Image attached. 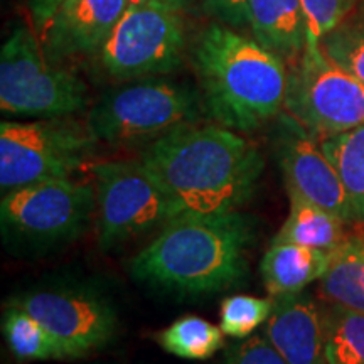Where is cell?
<instances>
[{"mask_svg": "<svg viewBox=\"0 0 364 364\" xmlns=\"http://www.w3.org/2000/svg\"><path fill=\"white\" fill-rule=\"evenodd\" d=\"M203 112L199 91L152 76L105 91L90 108L86 125L98 142L149 145L179 127L198 124Z\"/></svg>", "mask_w": 364, "mask_h": 364, "instance_id": "obj_4", "label": "cell"}, {"mask_svg": "<svg viewBox=\"0 0 364 364\" xmlns=\"http://www.w3.org/2000/svg\"><path fill=\"white\" fill-rule=\"evenodd\" d=\"M329 255L295 243H272L260 265L268 294L277 297L302 292L312 282L322 279L329 265Z\"/></svg>", "mask_w": 364, "mask_h": 364, "instance_id": "obj_16", "label": "cell"}, {"mask_svg": "<svg viewBox=\"0 0 364 364\" xmlns=\"http://www.w3.org/2000/svg\"><path fill=\"white\" fill-rule=\"evenodd\" d=\"M265 336L289 364H327L324 314L302 292L277 295Z\"/></svg>", "mask_w": 364, "mask_h": 364, "instance_id": "obj_14", "label": "cell"}, {"mask_svg": "<svg viewBox=\"0 0 364 364\" xmlns=\"http://www.w3.org/2000/svg\"><path fill=\"white\" fill-rule=\"evenodd\" d=\"M98 140L88 125L65 118L0 124L2 194L33 182L73 177L90 162Z\"/></svg>", "mask_w": 364, "mask_h": 364, "instance_id": "obj_9", "label": "cell"}, {"mask_svg": "<svg viewBox=\"0 0 364 364\" xmlns=\"http://www.w3.org/2000/svg\"><path fill=\"white\" fill-rule=\"evenodd\" d=\"M322 314L327 364H364V312L331 304Z\"/></svg>", "mask_w": 364, "mask_h": 364, "instance_id": "obj_22", "label": "cell"}, {"mask_svg": "<svg viewBox=\"0 0 364 364\" xmlns=\"http://www.w3.org/2000/svg\"><path fill=\"white\" fill-rule=\"evenodd\" d=\"M284 112L318 140L364 124V83L346 71L318 44L292 63Z\"/></svg>", "mask_w": 364, "mask_h": 364, "instance_id": "obj_10", "label": "cell"}, {"mask_svg": "<svg viewBox=\"0 0 364 364\" xmlns=\"http://www.w3.org/2000/svg\"><path fill=\"white\" fill-rule=\"evenodd\" d=\"M63 2L65 0H31L29 2L31 21H33L34 31L38 33L39 38H43L49 22H51L54 14L58 12V9L63 6Z\"/></svg>", "mask_w": 364, "mask_h": 364, "instance_id": "obj_28", "label": "cell"}, {"mask_svg": "<svg viewBox=\"0 0 364 364\" xmlns=\"http://www.w3.org/2000/svg\"><path fill=\"white\" fill-rule=\"evenodd\" d=\"M147 2H154V0H129L130 6H142V4H147Z\"/></svg>", "mask_w": 364, "mask_h": 364, "instance_id": "obj_29", "label": "cell"}, {"mask_svg": "<svg viewBox=\"0 0 364 364\" xmlns=\"http://www.w3.org/2000/svg\"><path fill=\"white\" fill-rule=\"evenodd\" d=\"M191 56L204 112L216 125L252 134L284 112L287 63L257 39L213 22L196 38Z\"/></svg>", "mask_w": 364, "mask_h": 364, "instance_id": "obj_3", "label": "cell"}, {"mask_svg": "<svg viewBox=\"0 0 364 364\" xmlns=\"http://www.w3.org/2000/svg\"><path fill=\"white\" fill-rule=\"evenodd\" d=\"M363 17H364V4H363Z\"/></svg>", "mask_w": 364, "mask_h": 364, "instance_id": "obj_30", "label": "cell"}, {"mask_svg": "<svg viewBox=\"0 0 364 364\" xmlns=\"http://www.w3.org/2000/svg\"><path fill=\"white\" fill-rule=\"evenodd\" d=\"M321 145L343 182L353 221L364 225V124L321 140Z\"/></svg>", "mask_w": 364, "mask_h": 364, "instance_id": "obj_19", "label": "cell"}, {"mask_svg": "<svg viewBox=\"0 0 364 364\" xmlns=\"http://www.w3.org/2000/svg\"><path fill=\"white\" fill-rule=\"evenodd\" d=\"M201 6L215 22L230 27L248 26V0H201Z\"/></svg>", "mask_w": 364, "mask_h": 364, "instance_id": "obj_27", "label": "cell"}, {"mask_svg": "<svg viewBox=\"0 0 364 364\" xmlns=\"http://www.w3.org/2000/svg\"><path fill=\"white\" fill-rule=\"evenodd\" d=\"M221 327H218L206 318L188 316L177 318L166 329L156 334L157 344L172 356L204 361L213 358L223 348Z\"/></svg>", "mask_w": 364, "mask_h": 364, "instance_id": "obj_20", "label": "cell"}, {"mask_svg": "<svg viewBox=\"0 0 364 364\" xmlns=\"http://www.w3.org/2000/svg\"><path fill=\"white\" fill-rule=\"evenodd\" d=\"M129 0H65L41 38L53 63L93 56L103 48Z\"/></svg>", "mask_w": 364, "mask_h": 364, "instance_id": "obj_13", "label": "cell"}, {"mask_svg": "<svg viewBox=\"0 0 364 364\" xmlns=\"http://www.w3.org/2000/svg\"><path fill=\"white\" fill-rule=\"evenodd\" d=\"M255 236L253 218L245 213H182L132 258L130 275L177 297L218 294L247 275Z\"/></svg>", "mask_w": 364, "mask_h": 364, "instance_id": "obj_2", "label": "cell"}, {"mask_svg": "<svg viewBox=\"0 0 364 364\" xmlns=\"http://www.w3.org/2000/svg\"><path fill=\"white\" fill-rule=\"evenodd\" d=\"M225 364H289L273 348L267 336H250L235 344L226 354Z\"/></svg>", "mask_w": 364, "mask_h": 364, "instance_id": "obj_26", "label": "cell"}, {"mask_svg": "<svg viewBox=\"0 0 364 364\" xmlns=\"http://www.w3.org/2000/svg\"><path fill=\"white\" fill-rule=\"evenodd\" d=\"M2 332L9 349L21 361L65 359L56 341L38 318L19 307L7 306L2 317Z\"/></svg>", "mask_w": 364, "mask_h": 364, "instance_id": "obj_21", "label": "cell"}, {"mask_svg": "<svg viewBox=\"0 0 364 364\" xmlns=\"http://www.w3.org/2000/svg\"><path fill=\"white\" fill-rule=\"evenodd\" d=\"M48 329L65 359H78L98 351L115 336L118 316L112 302L90 289L48 287L9 299Z\"/></svg>", "mask_w": 364, "mask_h": 364, "instance_id": "obj_11", "label": "cell"}, {"mask_svg": "<svg viewBox=\"0 0 364 364\" xmlns=\"http://www.w3.org/2000/svg\"><path fill=\"white\" fill-rule=\"evenodd\" d=\"M19 24L0 53V110L21 118H65L81 112L88 88L75 73L58 68L41 38Z\"/></svg>", "mask_w": 364, "mask_h": 364, "instance_id": "obj_6", "label": "cell"}, {"mask_svg": "<svg viewBox=\"0 0 364 364\" xmlns=\"http://www.w3.org/2000/svg\"><path fill=\"white\" fill-rule=\"evenodd\" d=\"M270 142L289 196L329 209L346 223L353 221L344 186L321 140L292 115L282 112L273 120Z\"/></svg>", "mask_w": 364, "mask_h": 364, "instance_id": "obj_12", "label": "cell"}, {"mask_svg": "<svg viewBox=\"0 0 364 364\" xmlns=\"http://www.w3.org/2000/svg\"><path fill=\"white\" fill-rule=\"evenodd\" d=\"M139 159L191 215L238 211L265 169L260 147L221 125L179 127L145 145Z\"/></svg>", "mask_w": 364, "mask_h": 364, "instance_id": "obj_1", "label": "cell"}, {"mask_svg": "<svg viewBox=\"0 0 364 364\" xmlns=\"http://www.w3.org/2000/svg\"><path fill=\"white\" fill-rule=\"evenodd\" d=\"M321 292L329 304L364 312V238H346L332 250Z\"/></svg>", "mask_w": 364, "mask_h": 364, "instance_id": "obj_18", "label": "cell"}, {"mask_svg": "<svg viewBox=\"0 0 364 364\" xmlns=\"http://www.w3.org/2000/svg\"><path fill=\"white\" fill-rule=\"evenodd\" d=\"M321 48L332 61L364 83V27L341 24L321 39Z\"/></svg>", "mask_w": 364, "mask_h": 364, "instance_id": "obj_24", "label": "cell"}, {"mask_svg": "<svg viewBox=\"0 0 364 364\" xmlns=\"http://www.w3.org/2000/svg\"><path fill=\"white\" fill-rule=\"evenodd\" d=\"M289 199L290 213L272 243H295L331 253L346 240L343 218L302 198Z\"/></svg>", "mask_w": 364, "mask_h": 364, "instance_id": "obj_17", "label": "cell"}, {"mask_svg": "<svg viewBox=\"0 0 364 364\" xmlns=\"http://www.w3.org/2000/svg\"><path fill=\"white\" fill-rule=\"evenodd\" d=\"M97 216L93 181L58 177L2 194L0 226L6 245L46 250L81 236Z\"/></svg>", "mask_w": 364, "mask_h": 364, "instance_id": "obj_5", "label": "cell"}, {"mask_svg": "<svg viewBox=\"0 0 364 364\" xmlns=\"http://www.w3.org/2000/svg\"><path fill=\"white\" fill-rule=\"evenodd\" d=\"M188 48L184 0H154L129 6L98 53L113 80L132 81L169 75Z\"/></svg>", "mask_w": 364, "mask_h": 364, "instance_id": "obj_8", "label": "cell"}, {"mask_svg": "<svg viewBox=\"0 0 364 364\" xmlns=\"http://www.w3.org/2000/svg\"><path fill=\"white\" fill-rule=\"evenodd\" d=\"M253 39L290 65L306 51L309 31L300 0H248Z\"/></svg>", "mask_w": 364, "mask_h": 364, "instance_id": "obj_15", "label": "cell"}, {"mask_svg": "<svg viewBox=\"0 0 364 364\" xmlns=\"http://www.w3.org/2000/svg\"><path fill=\"white\" fill-rule=\"evenodd\" d=\"M273 309V299L233 295L221 304V331L236 339H247L265 324Z\"/></svg>", "mask_w": 364, "mask_h": 364, "instance_id": "obj_23", "label": "cell"}, {"mask_svg": "<svg viewBox=\"0 0 364 364\" xmlns=\"http://www.w3.org/2000/svg\"><path fill=\"white\" fill-rule=\"evenodd\" d=\"M97 191V235L103 252L182 215L169 191L140 159L91 164Z\"/></svg>", "mask_w": 364, "mask_h": 364, "instance_id": "obj_7", "label": "cell"}, {"mask_svg": "<svg viewBox=\"0 0 364 364\" xmlns=\"http://www.w3.org/2000/svg\"><path fill=\"white\" fill-rule=\"evenodd\" d=\"M300 2L307 21V43L318 44L326 34L343 24V19L351 11L354 0H300Z\"/></svg>", "mask_w": 364, "mask_h": 364, "instance_id": "obj_25", "label": "cell"}]
</instances>
